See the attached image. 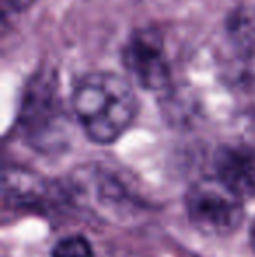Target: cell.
Returning a JSON list of instances; mask_svg holds the SVG:
<instances>
[{"label": "cell", "instance_id": "2", "mask_svg": "<svg viewBox=\"0 0 255 257\" xmlns=\"http://www.w3.org/2000/svg\"><path fill=\"white\" fill-rule=\"evenodd\" d=\"M18 122L27 142L39 151H55L63 144L67 119L53 70H39L28 81Z\"/></svg>", "mask_w": 255, "mask_h": 257}, {"label": "cell", "instance_id": "4", "mask_svg": "<svg viewBox=\"0 0 255 257\" xmlns=\"http://www.w3.org/2000/svg\"><path fill=\"white\" fill-rule=\"evenodd\" d=\"M128 74L149 91L164 89L170 82V65L164 56L163 35L156 28H142L129 37L123 49Z\"/></svg>", "mask_w": 255, "mask_h": 257}, {"label": "cell", "instance_id": "7", "mask_svg": "<svg viewBox=\"0 0 255 257\" xmlns=\"http://www.w3.org/2000/svg\"><path fill=\"white\" fill-rule=\"evenodd\" d=\"M53 257H93V248L84 236L72 234L56 243Z\"/></svg>", "mask_w": 255, "mask_h": 257}, {"label": "cell", "instance_id": "8", "mask_svg": "<svg viewBox=\"0 0 255 257\" xmlns=\"http://www.w3.org/2000/svg\"><path fill=\"white\" fill-rule=\"evenodd\" d=\"M250 240H252V247H253V250H255V224H253L252 231H250Z\"/></svg>", "mask_w": 255, "mask_h": 257}, {"label": "cell", "instance_id": "3", "mask_svg": "<svg viewBox=\"0 0 255 257\" xmlns=\"http://www.w3.org/2000/svg\"><path fill=\"white\" fill-rule=\"evenodd\" d=\"M189 220L206 236H227L243 222V200L215 179H203L189 189L185 198Z\"/></svg>", "mask_w": 255, "mask_h": 257}, {"label": "cell", "instance_id": "6", "mask_svg": "<svg viewBox=\"0 0 255 257\" xmlns=\"http://www.w3.org/2000/svg\"><path fill=\"white\" fill-rule=\"evenodd\" d=\"M231 42L238 49L252 51L255 46V13L252 9H238L227 21Z\"/></svg>", "mask_w": 255, "mask_h": 257}, {"label": "cell", "instance_id": "5", "mask_svg": "<svg viewBox=\"0 0 255 257\" xmlns=\"http://www.w3.org/2000/svg\"><path fill=\"white\" fill-rule=\"evenodd\" d=\"M215 175L241 200L255 198V149L245 144L218 147L213 158Z\"/></svg>", "mask_w": 255, "mask_h": 257}, {"label": "cell", "instance_id": "1", "mask_svg": "<svg viewBox=\"0 0 255 257\" xmlns=\"http://www.w3.org/2000/svg\"><path fill=\"white\" fill-rule=\"evenodd\" d=\"M72 108L93 142L112 144L131 126L138 102L128 79L114 72H91L75 84Z\"/></svg>", "mask_w": 255, "mask_h": 257}]
</instances>
